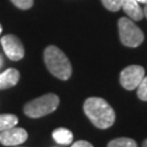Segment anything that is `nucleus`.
<instances>
[{
	"label": "nucleus",
	"instance_id": "1",
	"mask_svg": "<svg viewBox=\"0 0 147 147\" xmlns=\"http://www.w3.org/2000/svg\"><path fill=\"white\" fill-rule=\"evenodd\" d=\"M84 113L96 127L105 130L113 125L116 120L115 110L105 99L99 97H89L85 100Z\"/></svg>",
	"mask_w": 147,
	"mask_h": 147
},
{
	"label": "nucleus",
	"instance_id": "2",
	"mask_svg": "<svg viewBox=\"0 0 147 147\" xmlns=\"http://www.w3.org/2000/svg\"><path fill=\"white\" fill-rule=\"evenodd\" d=\"M44 60L48 71L56 78L67 81L72 75V65L61 49L56 46H48L44 51Z\"/></svg>",
	"mask_w": 147,
	"mask_h": 147
},
{
	"label": "nucleus",
	"instance_id": "3",
	"mask_svg": "<svg viewBox=\"0 0 147 147\" xmlns=\"http://www.w3.org/2000/svg\"><path fill=\"white\" fill-rule=\"evenodd\" d=\"M60 99L56 94H46L24 106V113L30 118H42L58 108Z\"/></svg>",
	"mask_w": 147,
	"mask_h": 147
},
{
	"label": "nucleus",
	"instance_id": "4",
	"mask_svg": "<svg viewBox=\"0 0 147 147\" xmlns=\"http://www.w3.org/2000/svg\"><path fill=\"white\" fill-rule=\"evenodd\" d=\"M121 42L126 47H137L144 40V34L140 27L129 18H121L118 21Z\"/></svg>",
	"mask_w": 147,
	"mask_h": 147
},
{
	"label": "nucleus",
	"instance_id": "5",
	"mask_svg": "<svg viewBox=\"0 0 147 147\" xmlns=\"http://www.w3.org/2000/svg\"><path fill=\"white\" fill-rule=\"evenodd\" d=\"M145 76V70L141 65H129L120 73L121 85L127 90H133L138 86Z\"/></svg>",
	"mask_w": 147,
	"mask_h": 147
},
{
	"label": "nucleus",
	"instance_id": "6",
	"mask_svg": "<svg viewBox=\"0 0 147 147\" xmlns=\"http://www.w3.org/2000/svg\"><path fill=\"white\" fill-rule=\"evenodd\" d=\"M0 42L2 45L5 56L10 60L19 61L24 57L25 51H24L23 44L16 36L12 35V34L5 35L0 39Z\"/></svg>",
	"mask_w": 147,
	"mask_h": 147
},
{
	"label": "nucleus",
	"instance_id": "7",
	"mask_svg": "<svg viewBox=\"0 0 147 147\" xmlns=\"http://www.w3.org/2000/svg\"><path fill=\"white\" fill-rule=\"evenodd\" d=\"M27 140V132L22 127L13 126L0 132V143L5 146H16Z\"/></svg>",
	"mask_w": 147,
	"mask_h": 147
},
{
	"label": "nucleus",
	"instance_id": "8",
	"mask_svg": "<svg viewBox=\"0 0 147 147\" xmlns=\"http://www.w3.org/2000/svg\"><path fill=\"white\" fill-rule=\"evenodd\" d=\"M121 8L134 21H141L144 18V12L137 0H121Z\"/></svg>",
	"mask_w": 147,
	"mask_h": 147
},
{
	"label": "nucleus",
	"instance_id": "9",
	"mask_svg": "<svg viewBox=\"0 0 147 147\" xmlns=\"http://www.w3.org/2000/svg\"><path fill=\"white\" fill-rule=\"evenodd\" d=\"M20 80V72L16 69H7L5 72L0 73V89H7L18 84Z\"/></svg>",
	"mask_w": 147,
	"mask_h": 147
},
{
	"label": "nucleus",
	"instance_id": "10",
	"mask_svg": "<svg viewBox=\"0 0 147 147\" xmlns=\"http://www.w3.org/2000/svg\"><path fill=\"white\" fill-rule=\"evenodd\" d=\"M55 142L59 145H70L73 142V133L64 127H58L53 132Z\"/></svg>",
	"mask_w": 147,
	"mask_h": 147
},
{
	"label": "nucleus",
	"instance_id": "11",
	"mask_svg": "<svg viewBox=\"0 0 147 147\" xmlns=\"http://www.w3.org/2000/svg\"><path fill=\"white\" fill-rule=\"evenodd\" d=\"M18 122H19V119L14 115H11V113L0 115V132L16 126Z\"/></svg>",
	"mask_w": 147,
	"mask_h": 147
},
{
	"label": "nucleus",
	"instance_id": "12",
	"mask_svg": "<svg viewBox=\"0 0 147 147\" xmlns=\"http://www.w3.org/2000/svg\"><path fill=\"white\" fill-rule=\"evenodd\" d=\"M107 147H137V144L129 137H118L108 143Z\"/></svg>",
	"mask_w": 147,
	"mask_h": 147
},
{
	"label": "nucleus",
	"instance_id": "13",
	"mask_svg": "<svg viewBox=\"0 0 147 147\" xmlns=\"http://www.w3.org/2000/svg\"><path fill=\"white\" fill-rule=\"evenodd\" d=\"M137 88V97L143 101H147V76H144L142 82L138 84Z\"/></svg>",
	"mask_w": 147,
	"mask_h": 147
},
{
	"label": "nucleus",
	"instance_id": "14",
	"mask_svg": "<svg viewBox=\"0 0 147 147\" xmlns=\"http://www.w3.org/2000/svg\"><path fill=\"white\" fill-rule=\"evenodd\" d=\"M102 5L107 10L117 12L121 9V0H101Z\"/></svg>",
	"mask_w": 147,
	"mask_h": 147
},
{
	"label": "nucleus",
	"instance_id": "15",
	"mask_svg": "<svg viewBox=\"0 0 147 147\" xmlns=\"http://www.w3.org/2000/svg\"><path fill=\"white\" fill-rule=\"evenodd\" d=\"M11 2L21 10H27V9L32 8L34 0H11Z\"/></svg>",
	"mask_w": 147,
	"mask_h": 147
},
{
	"label": "nucleus",
	"instance_id": "16",
	"mask_svg": "<svg viewBox=\"0 0 147 147\" xmlns=\"http://www.w3.org/2000/svg\"><path fill=\"white\" fill-rule=\"evenodd\" d=\"M71 147H94L89 142H86V141H78L75 142Z\"/></svg>",
	"mask_w": 147,
	"mask_h": 147
},
{
	"label": "nucleus",
	"instance_id": "17",
	"mask_svg": "<svg viewBox=\"0 0 147 147\" xmlns=\"http://www.w3.org/2000/svg\"><path fill=\"white\" fill-rule=\"evenodd\" d=\"M143 12H144V16H145L147 18V5H145V8H144Z\"/></svg>",
	"mask_w": 147,
	"mask_h": 147
},
{
	"label": "nucleus",
	"instance_id": "18",
	"mask_svg": "<svg viewBox=\"0 0 147 147\" xmlns=\"http://www.w3.org/2000/svg\"><path fill=\"white\" fill-rule=\"evenodd\" d=\"M140 3H144V5H147V0H137Z\"/></svg>",
	"mask_w": 147,
	"mask_h": 147
},
{
	"label": "nucleus",
	"instance_id": "19",
	"mask_svg": "<svg viewBox=\"0 0 147 147\" xmlns=\"http://www.w3.org/2000/svg\"><path fill=\"white\" fill-rule=\"evenodd\" d=\"M142 147H147V138L143 142V144H142Z\"/></svg>",
	"mask_w": 147,
	"mask_h": 147
},
{
	"label": "nucleus",
	"instance_id": "20",
	"mask_svg": "<svg viewBox=\"0 0 147 147\" xmlns=\"http://www.w3.org/2000/svg\"><path fill=\"white\" fill-rule=\"evenodd\" d=\"M2 63H3V60H2V57L0 56V68H1V65H2Z\"/></svg>",
	"mask_w": 147,
	"mask_h": 147
},
{
	"label": "nucleus",
	"instance_id": "21",
	"mask_svg": "<svg viewBox=\"0 0 147 147\" xmlns=\"http://www.w3.org/2000/svg\"><path fill=\"white\" fill-rule=\"evenodd\" d=\"M1 32H2V26L0 25V34H1Z\"/></svg>",
	"mask_w": 147,
	"mask_h": 147
}]
</instances>
